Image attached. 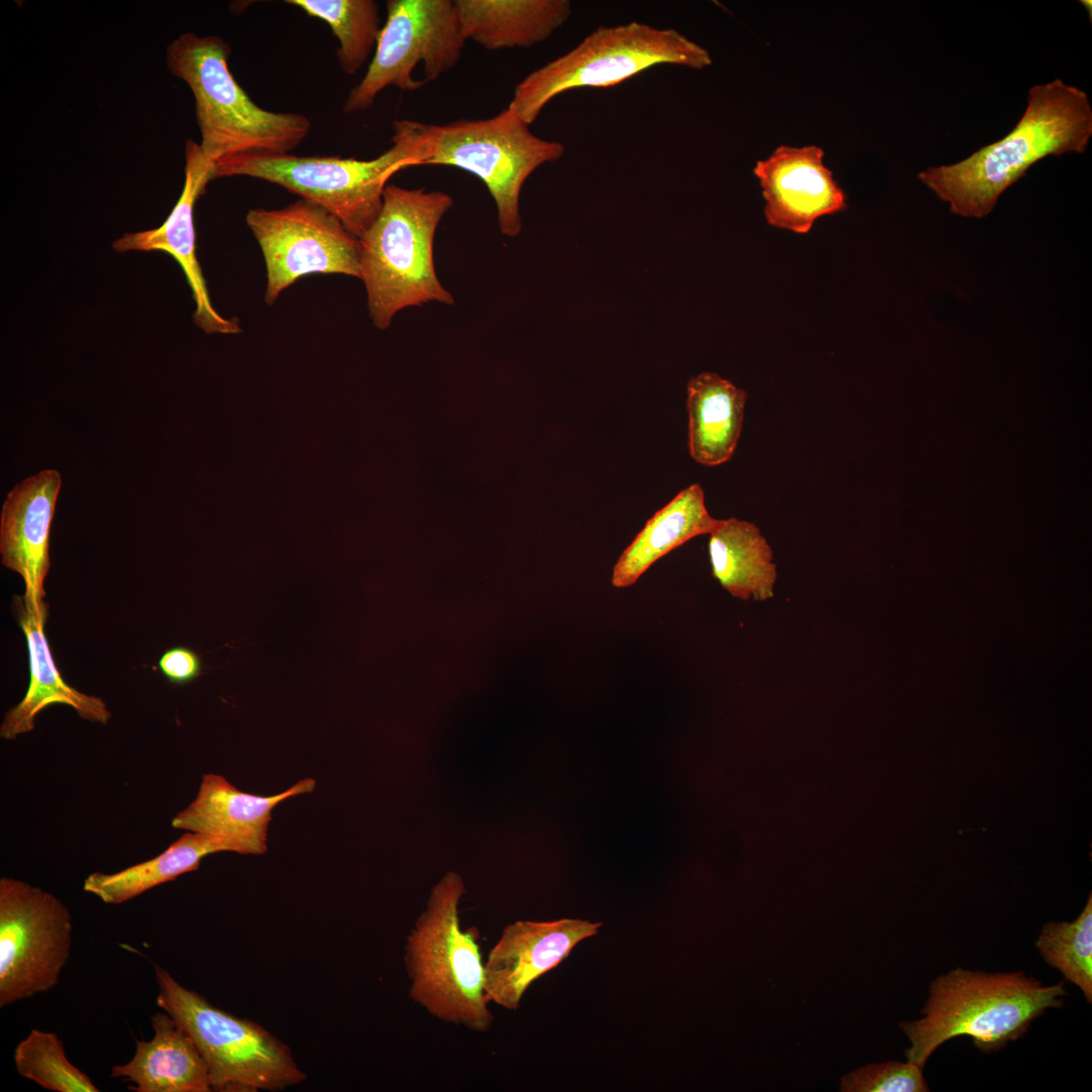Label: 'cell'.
I'll return each mask as SVG.
<instances>
[{
  "instance_id": "obj_1",
  "label": "cell",
  "mask_w": 1092,
  "mask_h": 1092,
  "mask_svg": "<svg viewBox=\"0 0 1092 1092\" xmlns=\"http://www.w3.org/2000/svg\"><path fill=\"white\" fill-rule=\"evenodd\" d=\"M1091 136L1088 95L1058 78L1029 89L1024 113L1001 140L958 163L928 167L918 179L952 214L984 218L1033 164L1050 155L1082 154Z\"/></svg>"
},
{
  "instance_id": "obj_2",
  "label": "cell",
  "mask_w": 1092,
  "mask_h": 1092,
  "mask_svg": "<svg viewBox=\"0 0 1092 1092\" xmlns=\"http://www.w3.org/2000/svg\"><path fill=\"white\" fill-rule=\"evenodd\" d=\"M1065 982L1045 986L1023 972L985 973L956 968L930 985L923 1017L902 1022L910 1046L907 1062L924 1068L945 1041L968 1035L983 1053L1006 1046L1025 1034L1049 1008H1061Z\"/></svg>"
},
{
  "instance_id": "obj_3",
  "label": "cell",
  "mask_w": 1092,
  "mask_h": 1092,
  "mask_svg": "<svg viewBox=\"0 0 1092 1092\" xmlns=\"http://www.w3.org/2000/svg\"><path fill=\"white\" fill-rule=\"evenodd\" d=\"M510 106L494 116L432 124L396 119L393 133L405 144L410 167L441 165L478 177L494 200L499 231L516 237L522 229L520 194L528 177L559 160L563 144L533 133Z\"/></svg>"
},
{
  "instance_id": "obj_4",
  "label": "cell",
  "mask_w": 1092,
  "mask_h": 1092,
  "mask_svg": "<svg viewBox=\"0 0 1092 1092\" xmlns=\"http://www.w3.org/2000/svg\"><path fill=\"white\" fill-rule=\"evenodd\" d=\"M230 54L221 37L193 32L166 49L169 71L193 94L203 154L214 165L251 153L289 154L308 135L309 119L258 106L231 73Z\"/></svg>"
},
{
  "instance_id": "obj_5",
  "label": "cell",
  "mask_w": 1092,
  "mask_h": 1092,
  "mask_svg": "<svg viewBox=\"0 0 1092 1092\" xmlns=\"http://www.w3.org/2000/svg\"><path fill=\"white\" fill-rule=\"evenodd\" d=\"M452 204V197L443 191L386 186L376 220L359 238L360 279L377 329H387L406 307L454 303L437 277L433 259L436 230Z\"/></svg>"
},
{
  "instance_id": "obj_6",
  "label": "cell",
  "mask_w": 1092,
  "mask_h": 1092,
  "mask_svg": "<svg viewBox=\"0 0 1092 1092\" xmlns=\"http://www.w3.org/2000/svg\"><path fill=\"white\" fill-rule=\"evenodd\" d=\"M462 878L447 873L431 890L426 908L405 938L403 963L408 997L433 1017L486 1032L493 1015L484 991L477 928L462 929Z\"/></svg>"
},
{
  "instance_id": "obj_7",
  "label": "cell",
  "mask_w": 1092,
  "mask_h": 1092,
  "mask_svg": "<svg viewBox=\"0 0 1092 1092\" xmlns=\"http://www.w3.org/2000/svg\"><path fill=\"white\" fill-rule=\"evenodd\" d=\"M709 52L674 28L632 21L601 26L566 54L528 74L509 105L528 124L556 96L577 88H608L659 65L702 70Z\"/></svg>"
},
{
  "instance_id": "obj_8",
  "label": "cell",
  "mask_w": 1092,
  "mask_h": 1092,
  "mask_svg": "<svg viewBox=\"0 0 1092 1092\" xmlns=\"http://www.w3.org/2000/svg\"><path fill=\"white\" fill-rule=\"evenodd\" d=\"M157 1005L190 1036L212 1091H278L306 1079L290 1049L258 1023L212 1005L155 965Z\"/></svg>"
},
{
  "instance_id": "obj_9",
  "label": "cell",
  "mask_w": 1092,
  "mask_h": 1092,
  "mask_svg": "<svg viewBox=\"0 0 1092 1092\" xmlns=\"http://www.w3.org/2000/svg\"><path fill=\"white\" fill-rule=\"evenodd\" d=\"M371 160L251 153L214 165L213 178L247 176L279 185L326 208L361 238L376 220L389 179L410 168L403 141Z\"/></svg>"
},
{
  "instance_id": "obj_10",
  "label": "cell",
  "mask_w": 1092,
  "mask_h": 1092,
  "mask_svg": "<svg viewBox=\"0 0 1092 1092\" xmlns=\"http://www.w3.org/2000/svg\"><path fill=\"white\" fill-rule=\"evenodd\" d=\"M386 20L362 80L343 106L366 110L387 87L414 91L453 69L467 40L454 0H388Z\"/></svg>"
},
{
  "instance_id": "obj_11",
  "label": "cell",
  "mask_w": 1092,
  "mask_h": 1092,
  "mask_svg": "<svg viewBox=\"0 0 1092 1092\" xmlns=\"http://www.w3.org/2000/svg\"><path fill=\"white\" fill-rule=\"evenodd\" d=\"M72 916L54 894L0 879V1007L52 990L72 945Z\"/></svg>"
},
{
  "instance_id": "obj_12",
  "label": "cell",
  "mask_w": 1092,
  "mask_h": 1092,
  "mask_svg": "<svg viewBox=\"0 0 1092 1092\" xmlns=\"http://www.w3.org/2000/svg\"><path fill=\"white\" fill-rule=\"evenodd\" d=\"M246 223L265 261L268 305L309 274L360 279L359 239L316 203L301 198L280 209L253 208L247 212Z\"/></svg>"
},
{
  "instance_id": "obj_13",
  "label": "cell",
  "mask_w": 1092,
  "mask_h": 1092,
  "mask_svg": "<svg viewBox=\"0 0 1092 1092\" xmlns=\"http://www.w3.org/2000/svg\"><path fill=\"white\" fill-rule=\"evenodd\" d=\"M601 926L575 918L508 924L483 964L488 1002L511 1011L519 1009L528 988L566 960L579 942L596 935Z\"/></svg>"
},
{
  "instance_id": "obj_14",
  "label": "cell",
  "mask_w": 1092,
  "mask_h": 1092,
  "mask_svg": "<svg viewBox=\"0 0 1092 1092\" xmlns=\"http://www.w3.org/2000/svg\"><path fill=\"white\" fill-rule=\"evenodd\" d=\"M823 157L817 146H781L757 161L753 172L762 188L764 216L770 225L806 234L817 218L846 208V195Z\"/></svg>"
},
{
  "instance_id": "obj_15",
  "label": "cell",
  "mask_w": 1092,
  "mask_h": 1092,
  "mask_svg": "<svg viewBox=\"0 0 1092 1092\" xmlns=\"http://www.w3.org/2000/svg\"><path fill=\"white\" fill-rule=\"evenodd\" d=\"M213 174L214 163L205 157L198 143L188 140L183 190L166 220L154 230L124 234L112 247L117 252L162 251L172 256L191 289L196 304L195 324L208 334H237L241 332L238 322L222 317L212 306L195 254L194 205L207 183L214 179Z\"/></svg>"
},
{
  "instance_id": "obj_16",
  "label": "cell",
  "mask_w": 1092,
  "mask_h": 1092,
  "mask_svg": "<svg viewBox=\"0 0 1092 1092\" xmlns=\"http://www.w3.org/2000/svg\"><path fill=\"white\" fill-rule=\"evenodd\" d=\"M61 486L58 470H40L8 492L0 515L2 564L21 576L23 598L38 607L47 605L50 536Z\"/></svg>"
},
{
  "instance_id": "obj_17",
  "label": "cell",
  "mask_w": 1092,
  "mask_h": 1092,
  "mask_svg": "<svg viewBox=\"0 0 1092 1092\" xmlns=\"http://www.w3.org/2000/svg\"><path fill=\"white\" fill-rule=\"evenodd\" d=\"M315 781L307 778L276 795L260 796L238 790L217 774H204L196 798L172 819L175 829L230 839L243 854L267 850L272 810L282 801L311 793Z\"/></svg>"
},
{
  "instance_id": "obj_18",
  "label": "cell",
  "mask_w": 1092,
  "mask_h": 1092,
  "mask_svg": "<svg viewBox=\"0 0 1092 1092\" xmlns=\"http://www.w3.org/2000/svg\"><path fill=\"white\" fill-rule=\"evenodd\" d=\"M15 602L19 625L27 644L30 678L22 700L4 715L0 736L8 740L30 732L34 728L36 715L54 704L70 706L83 719L106 724L111 713L105 702L69 686L56 666L44 633L47 605L35 606L23 596Z\"/></svg>"
},
{
  "instance_id": "obj_19",
  "label": "cell",
  "mask_w": 1092,
  "mask_h": 1092,
  "mask_svg": "<svg viewBox=\"0 0 1092 1092\" xmlns=\"http://www.w3.org/2000/svg\"><path fill=\"white\" fill-rule=\"evenodd\" d=\"M154 1036L135 1040V1052L110 1077L131 1082L134 1092H210L207 1067L186 1031L167 1013L151 1017Z\"/></svg>"
},
{
  "instance_id": "obj_20",
  "label": "cell",
  "mask_w": 1092,
  "mask_h": 1092,
  "mask_svg": "<svg viewBox=\"0 0 1092 1092\" xmlns=\"http://www.w3.org/2000/svg\"><path fill=\"white\" fill-rule=\"evenodd\" d=\"M466 39L490 51L529 48L571 15L568 0H454Z\"/></svg>"
},
{
  "instance_id": "obj_21",
  "label": "cell",
  "mask_w": 1092,
  "mask_h": 1092,
  "mask_svg": "<svg viewBox=\"0 0 1092 1092\" xmlns=\"http://www.w3.org/2000/svg\"><path fill=\"white\" fill-rule=\"evenodd\" d=\"M702 486L694 483L656 512L623 551L613 567L612 585H633L661 557L715 528Z\"/></svg>"
},
{
  "instance_id": "obj_22",
  "label": "cell",
  "mask_w": 1092,
  "mask_h": 1092,
  "mask_svg": "<svg viewBox=\"0 0 1092 1092\" xmlns=\"http://www.w3.org/2000/svg\"><path fill=\"white\" fill-rule=\"evenodd\" d=\"M746 392L713 372H702L687 386L689 451L699 464L717 466L731 459L744 417Z\"/></svg>"
},
{
  "instance_id": "obj_23",
  "label": "cell",
  "mask_w": 1092,
  "mask_h": 1092,
  "mask_svg": "<svg viewBox=\"0 0 1092 1092\" xmlns=\"http://www.w3.org/2000/svg\"><path fill=\"white\" fill-rule=\"evenodd\" d=\"M708 553L713 576L734 598L762 602L774 597L778 573L772 551L754 524L718 520L709 533Z\"/></svg>"
},
{
  "instance_id": "obj_24",
  "label": "cell",
  "mask_w": 1092,
  "mask_h": 1092,
  "mask_svg": "<svg viewBox=\"0 0 1092 1092\" xmlns=\"http://www.w3.org/2000/svg\"><path fill=\"white\" fill-rule=\"evenodd\" d=\"M220 851L243 854L241 846L230 839L188 831L149 860L116 873L90 874L84 880L83 889L106 904H120L183 874L197 871L204 856Z\"/></svg>"
},
{
  "instance_id": "obj_25",
  "label": "cell",
  "mask_w": 1092,
  "mask_h": 1092,
  "mask_svg": "<svg viewBox=\"0 0 1092 1092\" xmlns=\"http://www.w3.org/2000/svg\"><path fill=\"white\" fill-rule=\"evenodd\" d=\"M307 15L325 21L339 41L337 59L348 75L356 74L374 54L380 26L375 0H288Z\"/></svg>"
},
{
  "instance_id": "obj_26",
  "label": "cell",
  "mask_w": 1092,
  "mask_h": 1092,
  "mask_svg": "<svg viewBox=\"0 0 1092 1092\" xmlns=\"http://www.w3.org/2000/svg\"><path fill=\"white\" fill-rule=\"evenodd\" d=\"M1035 946L1042 959L1092 1002V895L1072 922H1048Z\"/></svg>"
},
{
  "instance_id": "obj_27",
  "label": "cell",
  "mask_w": 1092,
  "mask_h": 1092,
  "mask_svg": "<svg viewBox=\"0 0 1092 1092\" xmlns=\"http://www.w3.org/2000/svg\"><path fill=\"white\" fill-rule=\"evenodd\" d=\"M20 1076L56 1092H98L92 1080L67 1058L57 1033L32 1029L13 1052Z\"/></svg>"
},
{
  "instance_id": "obj_28",
  "label": "cell",
  "mask_w": 1092,
  "mask_h": 1092,
  "mask_svg": "<svg viewBox=\"0 0 1092 1092\" xmlns=\"http://www.w3.org/2000/svg\"><path fill=\"white\" fill-rule=\"evenodd\" d=\"M922 1070L910 1062L869 1064L846 1074L839 1088L843 1092L929 1091Z\"/></svg>"
},
{
  "instance_id": "obj_29",
  "label": "cell",
  "mask_w": 1092,
  "mask_h": 1092,
  "mask_svg": "<svg viewBox=\"0 0 1092 1092\" xmlns=\"http://www.w3.org/2000/svg\"><path fill=\"white\" fill-rule=\"evenodd\" d=\"M159 668L172 684L186 685L197 678L202 670L200 656L185 646L165 651L159 659Z\"/></svg>"
},
{
  "instance_id": "obj_30",
  "label": "cell",
  "mask_w": 1092,
  "mask_h": 1092,
  "mask_svg": "<svg viewBox=\"0 0 1092 1092\" xmlns=\"http://www.w3.org/2000/svg\"><path fill=\"white\" fill-rule=\"evenodd\" d=\"M1081 3L1083 4V6H1085V7H1086L1087 11L1089 12V16H1090V19H1091V15H1092V12H1091V11H1092V10H1091V6H1092V4H1091V1H1087V0H1082V1H1081Z\"/></svg>"
}]
</instances>
